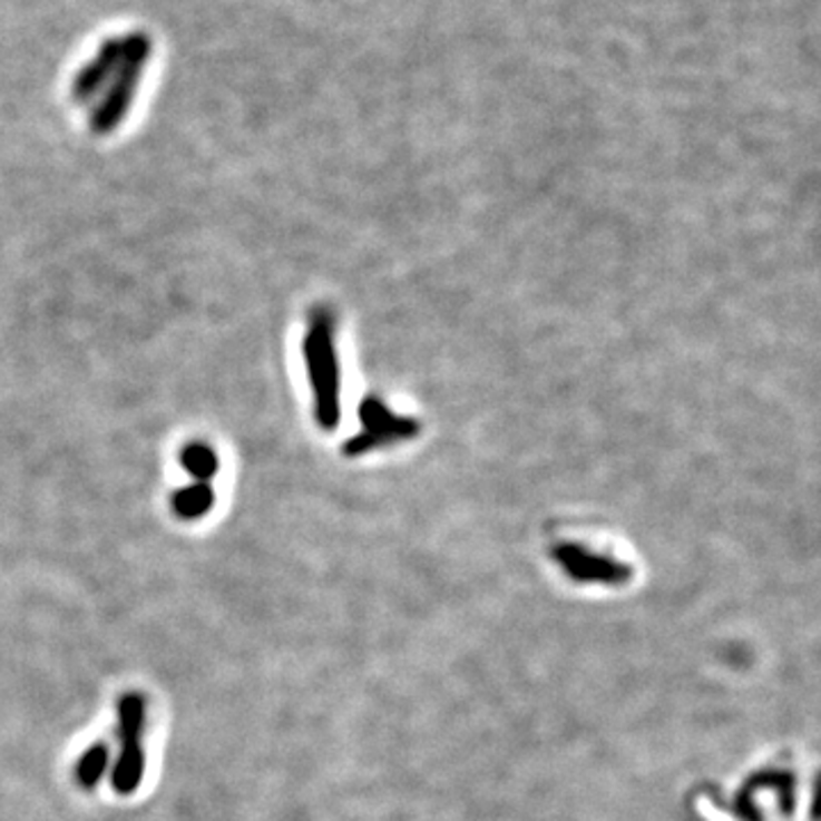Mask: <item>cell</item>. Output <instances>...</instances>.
I'll return each mask as SVG.
<instances>
[{"label":"cell","instance_id":"1","mask_svg":"<svg viewBox=\"0 0 821 821\" xmlns=\"http://www.w3.org/2000/svg\"><path fill=\"white\" fill-rule=\"evenodd\" d=\"M304 361L315 400V418L322 429H335L341 418V372H338L333 322L322 309L309 320L304 335Z\"/></svg>","mask_w":821,"mask_h":821},{"label":"cell","instance_id":"2","mask_svg":"<svg viewBox=\"0 0 821 821\" xmlns=\"http://www.w3.org/2000/svg\"><path fill=\"white\" fill-rule=\"evenodd\" d=\"M149 51H152V43L147 37H141V35H135L124 43L121 60L110 80V87L104 96V101L96 106L89 119V126L96 135L113 133L128 115L144 65L149 62Z\"/></svg>","mask_w":821,"mask_h":821},{"label":"cell","instance_id":"3","mask_svg":"<svg viewBox=\"0 0 821 821\" xmlns=\"http://www.w3.org/2000/svg\"><path fill=\"white\" fill-rule=\"evenodd\" d=\"M121 51L124 46L119 41H108L99 56H96L76 78L74 87H71V96L74 101L78 104H87L91 101L96 94L101 91L104 85H108L119 67V60H121Z\"/></svg>","mask_w":821,"mask_h":821},{"label":"cell","instance_id":"4","mask_svg":"<svg viewBox=\"0 0 821 821\" xmlns=\"http://www.w3.org/2000/svg\"><path fill=\"white\" fill-rule=\"evenodd\" d=\"M144 769H147V753H144L141 742L121 744L119 755L110 764V785L117 794H133L141 779Z\"/></svg>","mask_w":821,"mask_h":821},{"label":"cell","instance_id":"5","mask_svg":"<svg viewBox=\"0 0 821 821\" xmlns=\"http://www.w3.org/2000/svg\"><path fill=\"white\" fill-rule=\"evenodd\" d=\"M215 505V491L208 481H192V485L176 489L172 496V509L183 520H199L208 516Z\"/></svg>","mask_w":821,"mask_h":821},{"label":"cell","instance_id":"6","mask_svg":"<svg viewBox=\"0 0 821 821\" xmlns=\"http://www.w3.org/2000/svg\"><path fill=\"white\" fill-rule=\"evenodd\" d=\"M144 731H147V701L130 692L117 707V737L121 744H133L141 742Z\"/></svg>","mask_w":821,"mask_h":821},{"label":"cell","instance_id":"7","mask_svg":"<svg viewBox=\"0 0 821 821\" xmlns=\"http://www.w3.org/2000/svg\"><path fill=\"white\" fill-rule=\"evenodd\" d=\"M110 764H113V751L108 749V744L96 742L78 760L76 779L82 788L91 790L110 774Z\"/></svg>","mask_w":821,"mask_h":821},{"label":"cell","instance_id":"8","mask_svg":"<svg viewBox=\"0 0 821 821\" xmlns=\"http://www.w3.org/2000/svg\"><path fill=\"white\" fill-rule=\"evenodd\" d=\"M178 463L195 477V481H208L217 475L219 470V457L217 452L206 446V443H187L180 452H178Z\"/></svg>","mask_w":821,"mask_h":821}]
</instances>
